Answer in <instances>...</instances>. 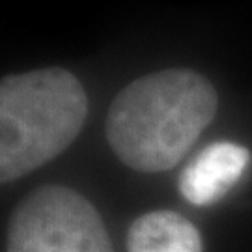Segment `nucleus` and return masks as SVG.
<instances>
[{"mask_svg": "<svg viewBox=\"0 0 252 252\" xmlns=\"http://www.w3.org/2000/svg\"><path fill=\"white\" fill-rule=\"evenodd\" d=\"M211 81L185 67L138 77L118 92L105 133L126 166L144 174L166 172L187 155L217 114Z\"/></svg>", "mask_w": 252, "mask_h": 252, "instance_id": "f257e3e1", "label": "nucleus"}, {"mask_svg": "<svg viewBox=\"0 0 252 252\" xmlns=\"http://www.w3.org/2000/svg\"><path fill=\"white\" fill-rule=\"evenodd\" d=\"M88 95L63 67L0 81V181L11 183L63 153L82 131Z\"/></svg>", "mask_w": 252, "mask_h": 252, "instance_id": "f03ea898", "label": "nucleus"}, {"mask_svg": "<svg viewBox=\"0 0 252 252\" xmlns=\"http://www.w3.org/2000/svg\"><path fill=\"white\" fill-rule=\"evenodd\" d=\"M6 252H114L97 209L81 192L41 185L11 211Z\"/></svg>", "mask_w": 252, "mask_h": 252, "instance_id": "7ed1b4c3", "label": "nucleus"}, {"mask_svg": "<svg viewBox=\"0 0 252 252\" xmlns=\"http://www.w3.org/2000/svg\"><path fill=\"white\" fill-rule=\"evenodd\" d=\"M251 164V152L235 142L206 146L183 168L178 189L192 206H211L243 178Z\"/></svg>", "mask_w": 252, "mask_h": 252, "instance_id": "20e7f679", "label": "nucleus"}, {"mask_svg": "<svg viewBox=\"0 0 252 252\" xmlns=\"http://www.w3.org/2000/svg\"><path fill=\"white\" fill-rule=\"evenodd\" d=\"M127 252H204L198 228L170 209H155L135 219L126 237Z\"/></svg>", "mask_w": 252, "mask_h": 252, "instance_id": "39448f33", "label": "nucleus"}]
</instances>
